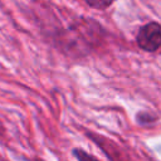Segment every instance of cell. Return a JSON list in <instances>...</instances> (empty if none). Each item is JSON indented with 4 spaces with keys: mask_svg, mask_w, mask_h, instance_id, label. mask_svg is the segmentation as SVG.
I'll list each match as a JSON object with an SVG mask.
<instances>
[{
    "mask_svg": "<svg viewBox=\"0 0 161 161\" xmlns=\"http://www.w3.org/2000/svg\"><path fill=\"white\" fill-rule=\"evenodd\" d=\"M138 48L153 53L161 48V25L157 21H150L142 25L136 35Z\"/></svg>",
    "mask_w": 161,
    "mask_h": 161,
    "instance_id": "6da1fadb",
    "label": "cell"
},
{
    "mask_svg": "<svg viewBox=\"0 0 161 161\" xmlns=\"http://www.w3.org/2000/svg\"><path fill=\"white\" fill-rule=\"evenodd\" d=\"M116 0H84V3L96 10H106L108 9Z\"/></svg>",
    "mask_w": 161,
    "mask_h": 161,
    "instance_id": "7a4b0ae2",
    "label": "cell"
},
{
    "mask_svg": "<svg viewBox=\"0 0 161 161\" xmlns=\"http://www.w3.org/2000/svg\"><path fill=\"white\" fill-rule=\"evenodd\" d=\"M73 156L78 161H99L97 157H94L93 155H89L88 152H86L82 148H74L73 150Z\"/></svg>",
    "mask_w": 161,
    "mask_h": 161,
    "instance_id": "3957f363",
    "label": "cell"
},
{
    "mask_svg": "<svg viewBox=\"0 0 161 161\" xmlns=\"http://www.w3.org/2000/svg\"><path fill=\"white\" fill-rule=\"evenodd\" d=\"M136 118H137V121H138L140 123L151 122V121L153 119V117H152L150 113H146V112H141V113H138V114L136 116Z\"/></svg>",
    "mask_w": 161,
    "mask_h": 161,
    "instance_id": "277c9868",
    "label": "cell"
},
{
    "mask_svg": "<svg viewBox=\"0 0 161 161\" xmlns=\"http://www.w3.org/2000/svg\"><path fill=\"white\" fill-rule=\"evenodd\" d=\"M3 132H4V128H3V126H1V123H0V135H3Z\"/></svg>",
    "mask_w": 161,
    "mask_h": 161,
    "instance_id": "5b68a950",
    "label": "cell"
}]
</instances>
